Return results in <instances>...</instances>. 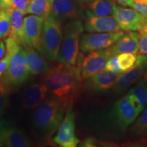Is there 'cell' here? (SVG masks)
<instances>
[{"instance_id": "ffe728a7", "label": "cell", "mask_w": 147, "mask_h": 147, "mask_svg": "<svg viewBox=\"0 0 147 147\" xmlns=\"http://www.w3.org/2000/svg\"><path fill=\"white\" fill-rule=\"evenodd\" d=\"M10 15V32L8 37L13 38L19 45L25 48L24 38V14L21 11L8 8Z\"/></svg>"}, {"instance_id": "60d3db41", "label": "cell", "mask_w": 147, "mask_h": 147, "mask_svg": "<svg viewBox=\"0 0 147 147\" xmlns=\"http://www.w3.org/2000/svg\"><path fill=\"white\" fill-rule=\"evenodd\" d=\"M72 1H77V2H79V0H72Z\"/></svg>"}, {"instance_id": "7c38bea8", "label": "cell", "mask_w": 147, "mask_h": 147, "mask_svg": "<svg viewBox=\"0 0 147 147\" xmlns=\"http://www.w3.org/2000/svg\"><path fill=\"white\" fill-rule=\"evenodd\" d=\"M45 19L35 14L24 18V38L26 47H33L40 51Z\"/></svg>"}, {"instance_id": "3957f363", "label": "cell", "mask_w": 147, "mask_h": 147, "mask_svg": "<svg viewBox=\"0 0 147 147\" xmlns=\"http://www.w3.org/2000/svg\"><path fill=\"white\" fill-rule=\"evenodd\" d=\"M83 30L84 25L80 19L73 20L65 24L57 59L59 63L76 65L80 50V40Z\"/></svg>"}, {"instance_id": "cb8c5ba5", "label": "cell", "mask_w": 147, "mask_h": 147, "mask_svg": "<svg viewBox=\"0 0 147 147\" xmlns=\"http://www.w3.org/2000/svg\"><path fill=\"white\" fill-rule=\"evenodd\" d=\"M55 0H30L27 14L46 18L51 13Z\"/></svg>"}, {"instance_id": "4316f807", "label": "cell", "mask_w": 147, "mask_h": 147, "mask_svg": "<svg viewBox=\"0 0 147 147\" xmlns=\"http://www.w3.org/2000/svg\"><path fill=\"white\" fill-rule=\"evenodd\" d=\"M10 32V15L8 8L0 9V40L4 39Z\"/></svg>"}, {"instance_id": "30bf717a", "label": "cell", "mask_w": 147, "mask_h": 147, "mask_svg": "<svg viewBox=\"0 0 147 147\" xmlns=\"http://www.w3.org/2000/svg\"><path fill=\"white\" fill-rule=\"evenodd\" d=\"M0 140L2 146L29 147L33 145L25 132L5 121L0 122Z\"/></svg>"}, {"instance_id": "8d00e7d4", "label": "cell", "mask_w": 147, "mask_h": 147, "mask_svg": "<svg viewBox=\"0 0 147 147\" xmlns=\"http://www.w3.org/2000/svg\"><path fill=\"white\" fill-rule=\"evenodd\" d=\"M140 32H147V18L146 17V18L144 19V23L142 24V28H141Z\"/></svg>"}, {"instance_id": "7a4b0ae2", "label": "cell", "mask_w": 147, "mask_h": 147, "mask_svg": "<svg viewBox=\"0 0 147 147\" xmlns=\"http://www.w3.org/2000/svg\"><path fill=\"white\" fill-rule=\"evenodd\" d=\"M71 102L54 95L47 97L33 114V125L37 131L46 138L52 136L57 131Z\"/></svg>"}, {"instance_id": "74e56055", "label": "cell", "mask_w": 147, "mask_h": 147, "mask_svg": "<svg viewBox=\"0 0 147 147\" xmlns=\"http://www.w3.org/2000/svg\"><path fill=\"white\" fill-rule=\"evenodd\" d=\"M142 80V81H144V83L147 85V65H146V68H145L144 74H143Z\"/></svg>"}, {"instance_id": "44dd1931", "label": "cell", "mask_w": 147, "mask_h": 147, "mask_svg": "<svg viewBox=\"0 0 147 147\" xmlns=\"http://www.w3.org/2000/svg\"><path fill=\"white\" fill-rule=\"evenodd\" d=\"M127 96L129 97L140 115L147 106V85L142 80L137 82L128 93Z\"/></svg>"}, {"instance_id": "52a82bcc", "label": "cell", "mask_w": 147, "mask_h": 147, "mask_svg": "<svg viewBox=\"0 0 147 147\" xmlns=\"http://www.w3.org/2000/svg\"><path fill=\"white\" fill-rule=\"evenodd\" d=\"M111 57L108 49H106L91 51L80 58V63L78 67L82 80H86L105 70L106 63Z\"/></svg>"}, {"instance_id": "f546056e", "label": "cell", "mask_w": 147, "mask_h": 147, "mask_svg": "<svg viewBox=\"0 0 147 147\" xmlns=\"http://www.w3.org/2000/svg\"><path fill=\"white\" fill-rule=\"evenodd\" d=\"M29 5V0H12L10 8L21 11L24 14H27Z\"/></svg>"}, {"instance_id": "e575fe53", "label": "cell", "mask_w": 147, "mask_h": 147, "mask_svg": "<svg viewBox=\"0 0 147 147\" xmlns=\"http://www.w3.org/2000/svg\"><path fill=\"white\" fill-rule=\"evenodd\" d=\"M6 52V47L5 42H0V60L5 56Z\"/></svg>"}, {"instance_id": "d6986e66", "label": "cell", "mask_w": 147, "mask_h": 147, "mask_svg": "<svg viewBox=\"0 0 147 147\" xmlns=\"http://www.w3.org/2000/svg\"><path fill=\"white\" fill-rule=\"evenodd\" d=\"M107 49L111 56L121 53L136 54L139 52V34L134 32L124 34Z\"/></svg>"}, {"instance_id": "4dcf8cb0", "label": "cell", "mask_w": 147, "mask_h": 147, "mask_svg": "<svg viewBox=\"0 0 147 147\" xmlns=\"http://www.w3.org/2000/svg\"><path fill=\"white\" fill-rule=\"evenodd\" d=\"M132 8L147 18V0H134Z\"/></svg>"}, {"instance_id": "8fae6325", "label": "cell", "mask_w": 147, "mask_h": 147, "mask_svg": "<svg viewBox=\"0 0 147 147\" xmlns=\"http://www.w3.org/2000/svg\"><path fill=\"white\" fill-rule=\"evenodd\" d=\"M113 16L117 20L121 29L127 32H140L145 16L134 8H127L116 5Z\"/></svg>"}, {"instance_id": "5bb4252c", "label": "cell", "mask_w": 147, "mask_h": 147, "mask_svg": "<svg viewBox=\"0 0 147 147\" xmlns=\"http://www.w3.org/2000/svg\"><path fill=\"white\" fill-rule=\"evenodd\" d=\"M114 115L119 127L126 129L138 117L136 110L127 95L122 97L115 104Z\"/></svg>"}, {"instance_id": "ba28073f", "label": "cell", "mask_w": 147, "mask_h": 147, "mask_svg": "<svg viewBox=\"0 0 147 147\" xmlns=\"http://www.w3.org/2000/svg\"><path fill=\"white\" fill-rule=\"evenodd\" d=\"M53 140L61 147H76L80 142L75 134V114L71 104L67 108Z\"/></svg>"}, {"instance_id": "9a60e30c", "label": "cell", "mask_w": 147, "mask_h": 147, "mask_svg": "<svg viewBox=\"0 0 147 147\" xmlns=\"http://www.w3.org/2000/svg\"><path fill=\"white\" fill-rule=\"evenodd\" d=\"M79 3L72 0H55L51 14L62 23L80 19L82 13Z\"/></svg>"}, {"instance_id": "277c9868", "label": "cell", "mask_w": 147, "mask_h": 147, "mask_svg": "<svg viewBox=\"0 0 147 147\" xmlns=\"http://www.w3.org/2000/svg\"><path fill=\"white\" fill-rule=\"evenodd\" d=\"M62 24L61 21L51 13L44 22L40 52L50 61H55L58 59L63 39Z\"/></svg>"}, {"instance_id": "2e32d148", "label": "cell", "mask_w": 147, "mask_h": 147, "mask_svg": "<svg viewBox=\"0 0 147 147\" xmlns=\"http://www.w3.org/2000/svg\"><path fill=\"white\" fill-rule=\"evenodd\" d=\"M49 92L44 83L36 82L30 84L22 94V106L25 109H34L46 100Z\"/></svg>"}, {"instance_id": "f35d334b", "label": "cell", "mask_w": 147, "mask_h": 147, "mask_svg": "<svg viewBox=\"0 0 147 147\" xmlns=\"http://www.w3.org/2000/svg\"><path fill=\"white\" fill-rule=\"evenodd\" d=\"M92 1H93V0H79V2L80 3H89Z\"/></svg>"}, {"instance_id": "5b68a950", "label": "cell", "mask_w": 147, "mask_h": 147, "mask_svg": "<svg viewBox=\"0 0 147 147\" xmlns=\"http://www.w3.org/2000/svg\"><path fill=\"white\" fill-rule=\"evenodd\" d=\"M30 74L25 61V49L22 47L12 56L8 67L2 76L13 88L23 84Z\"/></svg>"}, {"instance_id": "6da1fadb", "label": "cell", "mask_w": 147, "mask_h": 147, "mask_svg": "<svg viewBox=\"0 0 147 147\" xmlns=\"http://www.w3.org/2000/svg\"><path fill=\"white\" fill-rule=\"evenodd\" d=\"M42 80L53 95L72 102L83 80L78 66L60 63L42 75Z\"/></svg>"}, {"instance_id": "ab89813d", "label": "cell", "mask_w": 147, "mask_h": 147, "mask_svg": "<svg viewBox=\"0 0 147 147\" xmlns=\"http://www.w3.org/2000/svg\"><path fill=\"white\" fill-rule=\"evenodd\" d=\"M0 146H2V144H1V140H0Z\"/></svg>"}, {"instance_id": "e0dca14e", "label": "cell", "mask_w": 147, "mask_h": 147, "mask_svg": "<svg viewBox=\"0 0 147 147\" xmlns=\"http://www.w3.org/2000/svg\"><path fill=\"white\" fill-rule=\"evenodd\" d=\"M118 76V74L104 70L86 79L84 86L87 89L95 93L106 91L113 88Z\"/></svg>"}, {"instance_id": "7402d4cb", "label": "cell", "mask_w": 147, "mask_h": 147, "mask_svg": "<svg viewBox=\"0 0 147 147\" xmlns=\"http://www.w3.org/2000/svg\"><path fill=\"white\" fill-rule=\"evenodd\" d=\"M115 0H93L89 2L88 10L97 16H108L113 14Z\"/></svg>"}, {"instance_id": "1f68e13d", "label": "cell", "mask_w": 147, "mask_h": 147, "mask_svg": "<svg viewBox=\"0 0 147 147\" xmlns=\"http://www.w3.org/2000/svg\"><path fill=\"white\" fill-rule=\"evenodd\" d=\"M139 51L142 54L147 55V32L139 33Z\"/></svg>"}, {"instance_id": "4fadbf2b", "label": "cell", "mask_w": 147, "mask_h": 147, "mask_svg": "<svg viewBox=\"0 0 147 147\" xmlns=\"http://www.w3.org/2000/svg\"><path fill=\"white\" fill-rule=\"evenodd\" d=\"M84 29L89 33H104L117 32L121 28L113 16H97L87 10Z\"/></svg>"}, {"instance_id": "8992f818", "label": "cell", "mask_w": 147, "mask_h": 147, "mask_svg": "<svg viewBox=\"0 0 147 147\" xmlns=\"http://www.w3.org/2000/svg\"><path fill=\"white\" fill-rule=\"evenodd\" d=\"M123 34V32L121 30L83 34L80 40V50L82 53H89L108 49L114 45Z\"/></svg>"}, {"instance_id": "603a6c76", "label": "cell", "mask_w": 147, "mask_h": 147, "mask_svg": "<svg viewBox=\"0 0 147 147\" xmlns=\"http://www.w3.org/2000/svg\"><path fill=\"white\" fill-rule=\"evenodd\" d=\"M5 43L6 47V52L5 56L0 60V76H2L6 71L12 56L23 47L12 37H8V38L5 40Z\"/></svg>"}, {"instance_id": "ac0fdd59", "label": "cell", "mask_w": 147, "mask_h": 147, "mask_svg": "<svg viewBox=\"0 0 147 147\" xmlns=\"http://www.w3.org/2000/svg\"><path fill=\"white\" fill-rule=\"evenodd\" d=\"M25 49V61L32 75H43L51 69L47 59L37 49L26 47Z\"/></svg>"}, {"instance_id": "d4e9b609", "label": "cell", "mask_w": 147, "mask_h": 147, "mask_svg": "<svg viewBox=\"0 0 147 147\" xmlns=\"http://www.w3.org/2000/svg\"><path fill=\"white\" fill-rule=\"evenodd\" d=\"M12 87L7 82L4 78L0 76V117L3 115L8 107L9 97Z\"/></svg>"}, {"instance_id": "836d02e7", "label": "cell", "mask_w": 147, "mask_h": 147, "mask_svg": "<svg viewBox=\"0 0 147 147\" xmlns=\"http://www.w3.org/2000/svg\"><path fill=\"white\" fill-rule=\"evenodd\" d=\"M115 1L119 5H123V6L132 7L134 0H115Z\"/></svg>"}, {"instance_id": "83f0119b", "label": "cell", "mask_w": 147, "mask_h": 147, "mask_svg": "<svg viewBox=\"0 0 147 147\" xmlns=\"http://www.w3.org/2000/svg\"><path fill=\"white\" fill-rule=\"evenodd\" d=\"M119 62L123 71L131 68L137 61V56L134 53H121L118 55Z\"/></svg>"}, {"instance_id": "7bdbcfd3", "label": "cell", "mask_w": 147, "mask_h": 147, "mask_svg": "<svg viewBox=\"0 0 147 147\" xmlns=\"http://www.w3.org/2000/svg\"><path fill=\"white\" fill-rule=\"evenodd\" d=\"M29 1H30V0H29Z\"/></svg>"}, {"instance_id": "d590c367", "label": "cell", "mask_w": 147, "mask_h": 147, "mask_svg": "<svg viewBox=\"0 0 147 147\" xmlns=\"http://www.w3.org/2000/svg\"><path fill=\"white\" fill-rule=\"evenodd\" d=\"M11 1H12V0H1V4H0V9L10 8Z\"/></svg>"}, {"instance_id": "b9f144b4", "label": "cell", "mask_w": 147, "mask_h": 147, "mask_svg": "<svg viewBox=\"0 0 147 147\" xmlns=\"http://www.w3.org/2000/svg\"><path fill=\"white\" fill-rule=\"evenodd\" d=\"M1 0H0V4H1Z\"/></svg>"}, {"instance_id": "d6a6232c", "label": "cell", "mask_w": 147, "mask_h": 147, "mask_svg": "<svg viewBox=\"0 0 147 147\" xmlns=\"http://www.w3.org/2000/svg\"><path fill=\"white\" fill-rule=\"evenodd\" d=\"M96 141L93 138H88L85 139L83 142H82L80 146H85V147H91L96 146Z\"/></svg>"}, {"instance_id": "9c48e42d", "label": "cell", "mask_w": 147, "mask_h": 147, "mask_svg": "<svg viewBox=\"0 0 147 147\" xmlns=\"http://www.w3.org/2000/svg\"><path fill=\"white\" fill-rule=\"evenodd\" d=\"M146 65L147 55L142 54L137 56L136 63L131 68L123 74H119L113 87V91L120 94L125 91L132 84L142 80Z\"/></svg>"}, {"instance_id": "484cf974", "label": "cell", "mask_w": 147, "mask_h": 147, "mask_svg": "<svg viewBox=\"0 0 147 147\" xmlns=\"http://www.w3.org/2000/svg\"><path fill=\"white\" fill-rule=\"evenodd\" d=\"M131 134L135 136H145L147 135V107L141 113L131 129Z\"/></svg>"}, {"instance_id": "f1b7e54d", "label": "cell", "mask_w": 147, "mask_h": 147, "mask_svg": "<svg viewBox=\"0 0 147 147\" xmlns=\"http://www.w3.org/2000/svg\"><path fill=\"white\" fill-rule=\"evenodd\" d=\"M105 70L112 71V72L118 74L123 72L119 62L118 55H113L108 59L107 63H106Z\"/></svg>"}]
</instances>
